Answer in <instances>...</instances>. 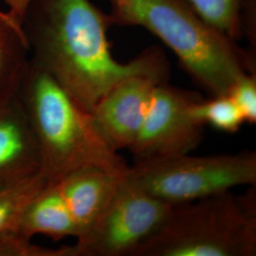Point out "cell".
Listing matches in <instances>:
<instances>
[{"mask_svg": "<svg viewBox=\"0 0 256 256\" xmlns=\"http://www.w3.org/2000/svg\"><path fill=\"white\" fill-rule=\"evenodd\" d=\"M30 61L50 74L84 110L124 80L147 76L166 82L169 64L149 48L128 63L113 58L108 16L90 0H32L22 21Z\"/></svg>", "mask_w": 256, "mask_h": 256, "instance_id": "6da1fadb", "label": "cell"}, {"mask_svg": "<svg viewBox=\"0 0 256 256\" xmlns=\"http://www.w3.org/2000/svg\"><path fill=\"white\" fill-rule=\"evenodd\" d=\"M16 97L36 140L42 172L50 183L84 166L124 174L128 166L110 146L92 113L30 60Z\"/></svg>", "mask_w": 256, "mask_h": 256, "instance_id": "7a4b0ae2", "label": "cell"}, {"mask_svg": "<svg viewBox=\"0 0 256 256\" xmlns=\"http://www.w3.org/2000/svg\"><path fill=\"white\" fill-rule=\"evenodd\" d=\"M110 25L146 28L169 46L185 70L214 96L228 95L252 62L234 40L206 22L187 0H110Z\"/></svg>", "mask_w": 256, "mask_h": 256, "instance_id": "3957f363", "label": "cell"}, {"mask_svg": "<svg viewBox=\"0 0 256 256\" xmlns=\"http://www.w3.org/2000/svg\"><path fill=\"white\" fill-rule=\"evenodd\" d=\"M256 196L226 191L173 205L168 218L132 256H254Z\"/></svg>", "mask_w": 256, "mask_h": 256, "instance_id": "277c9868", "label": "cell"}, {"mask_svg": "<svg viewBox=\"0 0 256 256\" xmlns=\"http://www.w3.org/2000/svg\"><path fill=\"white\" fill-rule=\"evenodd\" d=\"M126 176L142 190L171 205L198 200L238 186H256V153L191 156L136 160Z\"/></svg>", "mask_w": 256, "mask_h": 256, "instance_id": "5b68a950", "label": "cell"}, {"mask_svg": "<svg viewBox=\"0 0 256 256\" xmlns=\"http://www.w3.org/2000/svg\"><path fill=\"white\" fill-rule=\"evenodd\" d=\"M172 208L124 174L99 218L70 246V256H132L162 226Z\"/></svg>", "mask_w": 256, "mask_h": 256, "instance_id": "8992f818", "label": "cell"}, {"mask_svg": "<svg viewBox=\"0 0 256 256\" xmlns=\"http://www.w3.org/2000/svg\"><path fill=\"white\" fill-rule=\"evenodd\" d=\"M200 97L169 86L156 84L146 118L129 151L136 160L190 154L200 146L203 126L190 108Z\"/></svg>", "mask_w": 256, "mask_h": 256, "instance_id": "52a82bcc", "label": "cell"}, {"mask_svg": "<svg viewBox=\"0 0 256 256\" xmlns=\"http://www.w3.org/2000/svg\"><path fill=\"white\" fill-rule=\"evenodd\" d=\"M160 81L135 76L120 82L108 92L92 110L102 136L115 150H129L146 118L156 84Z\"/></svg>", "mask_w": 256, "mask_h": 256, "instance_id": "ba28073f", "label": "cell"}, {"mask_svg": "<svg viewBox=\"0 0 256 256\" xmlns=\"http://www.w3.org/2000/svg\"><path fill=\"white\" fill-rule=\"evenodd\" d=\"M42 171L36 140L16 96L0 102V184Z\"/></svg>", "mask_w": 256, "mask_h": 256, "instance_id": "9c48e42d", "label": "cell"}, {"mask_svg": "<svg viewBox=\"0 0 256 256\" xmlns=\"http://www.w3.org/2000/svg\"><path fill=\"white\" fill-rule=\"evenodd\" d=\"M126 174V173H124ZM100 166H84L66 174L56 183L82 238L99 218L122 176Z\"/></svg>", "mask_w": 256, "mask_h": 256, "instance_id": "30bf717a", "label": "cell"}, {"mask_svg": "<svg viewBox=\"0 0 256 256\" xmlns=\"http://www.w3.org/2000/svg\"><path fill=\"white\" fill-rule=\"evenodd\" d=\"M26 238L44 234L55 241L77 238L72 216L56 183H48L28 203L16 229Z\"/></svg>", "mask_w": 256, "mask_h": 256, "instance_id": "8fae6325", "label": "cell"}, {"mask_svg": "<svg viewBox=\"0 0 256 256\" xmlns=\"http://www.w3.org/2000/svg\"><path fill=\"white\" fill-rule=\"evenodd\" d=\"M21 24L0 10V102L16 96L30 58Z\"/></svg>", "mask_w": 256, "mask_h": 256, "instance_id": "7c38bea8", "label": "cell"}, {"mask_svg": "<svg viewBox=\"0 0 256 256\" xmlns=\"http://www.w3.org/2000/svg\"><path fill=\"white\" fill-rule=\"evenodd\" d=\"M50 183L42 171L26 178L0 184V234L18 228L28 203Z\"/></svg>", "mask_w": 256, "mask_h": 256, "instance_id": "4fadbf2b", "label": "cell"}, {"mask_svg": "<svg viewBox=\"0 0 256 256\" xmlns=\"http://www.w3.org/2000/svg\"><path fill=\"white\" fill-rule=\"evenodd\" d=\"M190 113L203 126L208 124L226 133H236L245 124L241 110L229 95L214 96L210 100L200 98L192 102Z\"/></svg>", "mask_w": 256, "mask_h": 256, "instance_id": "5bb4252c", "label": "cell"}, {"mask_svg": "<svg viewBox=\"0 0 256 256\" xmlns=\"http://www.w3.org/2000/svg\"><path fill=\"white\" fill-rule=\"evenodd\" d=\"M196 12L212 27L232 40L241 34L243 0H187Z\"/></svg>", "mask_w": 256, "mask_h": 256, "instance_id": "9a60e30c", "label": "cell"}, {"mask_svg": "<svg viewBox=\"0 0 256 256\" xmlns=\"http://www.w3.org/2000/svg\"><path fill=\"white\" fill-rule=\"evenodd\" d=\"M0 256H70V247H41L18 230H12L0 234Z\"/></svg>", "mask_w": 256, "mask_h": 256, "instance_id": "2e32d148", "label": "cell"}, {"mask_svg": "<svg viewBox=\"0 0 256 256\" xmlns=\"http://www.w3.org/2000/svg\"><path fill=\"white\" fill-rule=\"evenodd\" d=\"M230 97L241 110L245 122L256 124V77L252 72L243 74L234 84Z\"/></svg>", "mask_w": 256, "mask_h": 256, "instance_id": "e0dca14e", "label": "cell"}, {"mask_svg": "<svg viewBox=\"0 0 256 256\" xmlns=\"http://www.w3.org/2000/svg\"><path fill=\"white\" fill-rule=\"evenodd\" d=\"M9 7L10 14L16 19L19 24H22L28 7L32 0H3Z\"/></svg>", "mask_w": 256, "mask_h": 256, "instance_id": "ac0fdd59", "label": "cell"}]
</instances>
